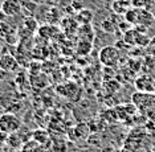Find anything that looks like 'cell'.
<instances>
[{"label":"cell","instance_id":"cell-15","mask_svg":"<svg viewBox=\"0 0 155 152\" xmlns=\"http://www.w3.org/2000/svg\"><path fill=\"white\" fill-rule=\"evenodd\" d=\"M20 3H21V7L23 9H27L29 13H33L36 12V8H37V4L32 0H20Z\"/></svg>","mask_w":155,"mask_h":152},{"label":"cell","instance_id":"cell-17","mask_svg":"<svg viewBox=\"0 0 155 152\" xmlns=\"http://www.w3.org/2000/svg\"><path fill=\"white\" fill-rule=\"evenodd\" d=\"M8 144L12 147H17L21 144V140H20V136H17V134H9L8 136Z\"/></svg>","mask_w":155,"mask_h":152},{"label":"cell","instance_id":"cell-9","mask_svg":"<svg viewBox=\"0 0 155 152\" xmlns=\"http://www.w3.org/2000/svg\"><path fill=\"white\" fill-rule=\"evenodd\" d=\"M130 3L125 2V0H115L114 3H113V11H114L115 13H118V15H125L126 12L130 9Z\"/></svg>","mask_w":155,"mask_h":152},{"label":"cell","instance_id":"cell-21","mask_svg":"<svg viewBox=\"0 0 155 152\" xmlns=\"http://www.w3.org/2000/svg\"><path fill=\"white\" fill-rule=\"evenodd\" d=\"M3 114H4V112H3V111H2V110H0V116H2V115H3Z\"/></svg>","mask_w":155,"mask_h":152},{"label":"cell","instance_id":"cell-12","mask_svg":"<svg viewBox=\"0 0 155 152\" xmlns=\"http://www.w3.org/2000/svg\"><path fill=\"white\" fill-rule=\"evenodd\" d=\"M78 34L80 36H82L84 34V40H86V41H91L93 40V36H94L93 29L90 28L89 24H84V25L78 29Z\"/></svg>","mask_w":155,"mask_h":152},{"label":"cell","instance_id":"cell-19","mask_svg":"<svg viewBox=\"0 0 155 152\" xmlns=\"http://www.w3.org/2000/svg\"><path fill=\"white\" fill-rule=\"evenodd\" d=\"M147 54L149 56H154L155 57V36L150 40V44L147 45Z\"/></svg>","mask_w":155,"mask_h":152},{"label":"cell","instance_id":"cell-7","mask_svg":"<svg viewBox=\"0 0 155 152\" xmlns=\"http://www.w3.org/2000/svg\"><path fill=\"white\" fill-rule=\"evenodd\" d=\"M0 41H5L8 44H15L16 42L15 32L5 21H0Z\"/></svg>","mask_w":155,"mask_h":152},{"label":"cell","instance_id":"cell-18","mask_svg":"<svg viewBox=\"0 0 155 152\" xmlns=\"http://www.w3.org/2000/svg\"><path fill=\"white\" fill-rule=\"evenodd\" d=\"M149 2H150V0H133L131 5L134 7V8H143V9H146L147 3H149Z\"/></svg>","mask_w":155,"mask_h":152},{"label":"cell","instance_id":"cell-1","mask_svg":"<svg viewBox=\"0 0 155 152\" xmlns=\"http://www.w3.org/2000/svg\"><path fill=\"white\" fill-rule=\"evenodd\" d=\"M121 50L115 47V45H107L101 49L98 58H100L101 63L104 66H110V68H115V66L121 61Z\"/></svg>","mask_w":155,"mask_h":152},{"label":"cell","instance_id":"cell-3","mask_svg":"<svg viewBox=\"0 0 155 152\" xmlns=\"http://www.w3.org/2000/svg\"><path fill=\"white\" fill-rule=\"evenodd\" d=\"M137 90L142 93H155V81L149 74H142L134 81Z\"/></svg>","mask_w":155,"mask_h":152},{"label":"cell","instance_id":"cell-8","mask_svg":"<svg viewBox=\"0 0 155 152\" xmlns=\"http://www.w3.org/2000/svg\"><path fill=\"white\" fill-rule=\"evenodd\" d=\"M138 20H137V24L135 25H142V27H146L149 28L151 24L154 23V16L153 13H150L147 9H143V8H138Z\"/></svg>","mask_w":155,"mask_h":152},{"label":"cell","instance_id":"cell-2","mask_svg":"<svg viewBox=\"0 0 155 152\" xmlns=\"http://www.w3.org/2000/svg\"><path fill=\"white\" fill-rule=\"evenodd\" d=\"M21 127V121L13 112H4L0 116V131L4 134H15Z\"/></svg>","mask_w":155,"mask_h":152},{"label":"cell","instance_id":"cell-14","mask_svg":"<svg viewBox=\"0 0 155 152\" xmlns=\"http://www.w3.org/2000/svg\"><path fill=\"white\" fill-rule=\"evenodd\" d=\"M115 27H117V24H115V21L111 20V17H107V19H105L101 23L102 31L107 32V33H113V32L115 31Z\"/></svg>","mask_w":155,"mask_h":152},{"label":"cell","instance_id":"cell-4","mask_svg":"<svg viewBox=\"0 0 155 152\" xmlns=\"http://www.w3.org/2000/svg\"><path fill=\"white\" fill-rule=\"evenodd\" d=\"M154 99H155V97L153 93H142V91H137L131 97L133 103L135 105V107L140 108V110L143 107L151 106V103H154Z\"/></svg>","mask_w":155,"mask_h":152},{"label":"cell","instance_id":"cell-11","mask_svg":"<svg viewBox=\"0 0 155 152\" xmlns=\"http://www.w3.org/2000/svg\"><path fill=\"white\" fill-rule=\"evenodd\" d=\"M33 140L36 142L37 144H45L49 140V136H48V132L44 131V130H37V131L33 132Z\"/></svg>","mask_w":155,"mask_h":152},{"label":"cell","instance_id":"cell-16","mask_svg":"<svg viewBox=\"0 0 155 152\" xmlns=\"http://www.w3.org/2000/svg\"><path fill=\"white\" fill-rule=\"evenodd\" d=\"M24 25L29 32H35L37 29V23L35 20V17H27L25 21H24Z\"/></svg>","mask_w":155,"mask_h":152},{"label":"cell","instance_id":"cell-20","mask_svg":"<svg viewBox=\"0 0 155 152\" xmlns=\"http://www.w3.org/2000/svg\"><path fill=\"white\" fill-rule=\"evenodd\" d=\"M8 72H5L4 69H2L0 68V81H5L7 79V77H8Z\"/></svg>","mask_w":155,"mask_h":152},{"label":"cell","instance_id":"cell-5","mask_svg":"<svg viewBox=\"0 0 155 152\" xmlns=\"http://www.w3.org/2000/svg\"><path fill=\"white\" fill-rule=\"evenodd\" d=\"M0 9H2L7 16L13 17V16L20 15L23 7H21L20 0H4V2L2 3V8Z\"/></svg>","mask_w":155,"mask_h":152},{"label":"cell","instance_id":"cell-6","mask_svg":"<svg viewBox=\"0 0 155 152\" xmlns=\"http://www.w3.org/2000/svg\"><path fill=\"white\" fill-rule=\"evenodd\" d=\"M0 68L4 69L8 73H15L19 70L20 65H19V61L12 54H3L0 57Z\"/></svg>","mask_w":155,"mask_h":152},{"label":"cell","instance_id":"cell-13","mask_svg":"<svg viewBox=\"0 0 155 152\" xmlns=\"http://www.w3.org/2000/svg\"><path fill=\"white\" fill-rule=\"evenodd\" d=\"M91 50V41H86V40H81L77 45V53L81 56H86L87 53Z\"/></svg>","mask_w":155,"mask_h":152},{"label":"cell","instance_id":"cell-10","mask_svg":"<svg viewBox=\"0 0 155 152\" xmlns=\"http://www.w3.org/2000/svg\"><path fill=\"white\" fill-rule=\"evenodd\" d=\"M93 12L90 9H86V8H82L78 12L77 15V21L81 24H90V21L93 20Z\"/></svg>","mask_w":155,"mask_h":152}]
</instances>
